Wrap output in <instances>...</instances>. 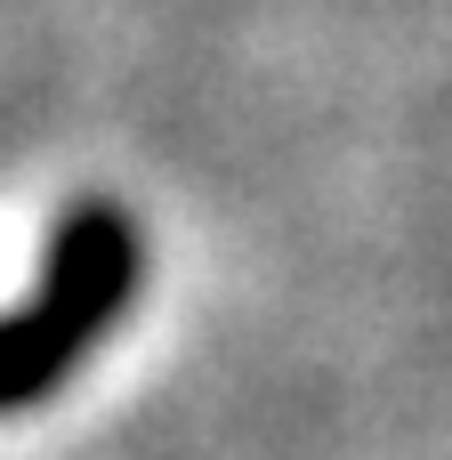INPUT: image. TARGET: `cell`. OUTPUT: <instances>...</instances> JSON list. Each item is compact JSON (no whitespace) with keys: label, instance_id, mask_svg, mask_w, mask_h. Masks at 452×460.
<instances>
[{"label":"cell","instance_id":"1","mask_svg":"<svg viewBox=\"0 0 452 460\" xmlns=\"http://www.w3.org/2000/svg\"><path fill=\"white\" fill-rule=\"evenodd\" d=\"M146 275L137 226L121 202H73L49 226V259L24 307L0 315V412H24L73 380V364L129 315Z\"/></svg>","mask_w":452,"mask_h":460}]
</instances>
